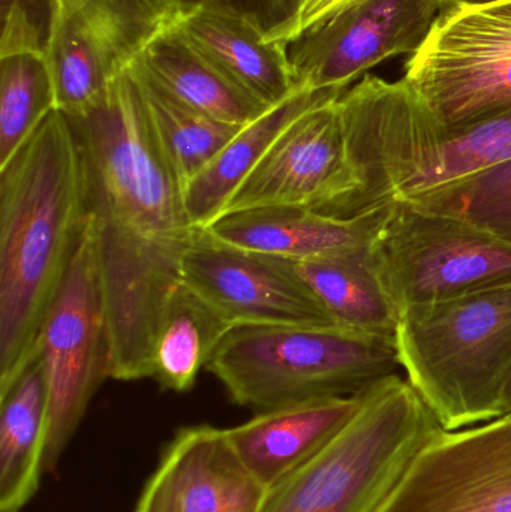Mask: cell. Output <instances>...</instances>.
Listing matches in <instances>:
<instances>
[{
    "mask_svg": "<svg viewBox=\"0 0 511 512\" xmlns=\"http://www.w3.org/2000/svg\"><path fill=\"white\" fill-rule=\"evenodd\" d=\"M66 117L80 149L107 313L110 378H152L162 318L203 228L189 215L185 189L156 140L131 72L95 104Z\"/></svg>",
    "mask_w": 511,
    "mask_h": 512,
    "instance_id": "obj_1",
    "label": "cell"
},
{
    "mask_svg": "<svg viewBox=\"0 0 511 512\" xmlns=\"http://www.w3.org/2000/svg\"><path fill=\"white\" fill-rule=\"evenodd\" d=\"M86 224L77 138L54 110L0 167V396L35 360Z\"/></svg>",
    "mask_w": 511,
    "mask_h": 512,
    "instance_id": "obj_2",
    "label": "cell"
},
{
    "mask_svg": "<svg viewBox=\"0 0 511 512\" xmlns=\"http://www.w3.org/2000/svg\"><path fill=\"white\" fill-rule=\"evenodd\" d=\"M338 105L362 180L351 218L511 161V108L464 128H443L404 78L372 74L345 90Z\"/></svg>",
    "mask_w": 511,
    "mask_h": 512,
    "instance_id": "obj_3",
    "label": "cell"
},
{
    "mask_svg": "<svg viewBox=\"0 0 511 512\" xmlns=\"http://www.w3.org/2000/svg\"><path fill=\"white\" fill-rule=\"evenodd\" d=\"M396 348L407 381L447 432L503 417L511 283L402 310Z\"/></svg>",
    "mask_w": 511,
    "mask_h": 512,
    "instance_id": "obj_4",
    "label": "cell"
},
{
    "mask_svg": "<svg viewBox=\"0 0 511 512\" xmlns=\"http://www.w3.org/2000/svg\"><path fill=\"white\" fill-rule=\"evenodd\" d=\"M443 430L407 378L389 376L363 391L329 444L267 492L261 512H381Z\"/></svg>",
    "mask_w": 511,
    "mask_h": 512,
    "instance_id": "obj_5",
    "label": "cell"
},
{
    "mask_svg": "<svg viewBox=\"0 0 511 512\" xmlns=\"http://www.w3.org/2000/svg\"><path fill=\"white\" fill-rule=\"evenodd\" d=\"M399 369L395 339L339 325H234L207 366L255 414L357 396Z\"/></svg>",
    "mask_w": 511,
    "mask_h": 512,
    "instance_id": "obj_6",
    "label": "cell"
},
{
    "mask_svg": "<svg viewBox=\"0 0 511 512\" xmlns=\"http://www.w3.org/2000/svg\"><path fill=\"white\" fill-rule=\"evenodd\" d=\"M368 254L399 315L511 283V243L407 201L387 206Z\"/></svg>",
    "mask_w": 511,
    "mask_h": 512,
    "instance_id": "obj_7",
    "label": "cell"
},
{
    "mask_svg": "<svg viewBox=\"0 0 511 512\" xmlns=\"http://www.w3.org/2000/svg\"><path fill=\"white\" fill-rule=\"evenodd\" d=\"M443 128H464L511 108V0L450 2L405 77Z\"/></svg>",
    "mask_w": 511,
    "mask_h": 512,
    "instance_id": "obj_8",
    "label": "cell"
},
{
    "mask_svg": "<svg viewBox=\"0 0 511 512\" xmlns=\"http://www.w3.org/2000/svg\"><path fill=\"white\" fill-rule=\"evenodd\" d=\"M36 352L44 363L48 388L44 471L53 472L111 373L107 313L89 221L45 316Z\"/></svg>",
    "mask_w": 511,
    "mask_h": 512,
    "instance_id": "obj_9",
    "label": "cell"
},
{
    "mask_svg": "<svg viewBox=\"0 0 511 512\" xmlns=\"http://www.w3.org/2000/svg\"><path fill=\"white\" fill-rule=\"evenodd\" d=\"M45 59L56 110L95 104L182 14L174 0H47Z\"/></svg>",
    "mask_w": 511,
    "mask_h": 512,
    "instance_id": "obj_10",
    "label": "cell"
},
{
    "mask_svg": "<svg viewBox=\"0 0 511 512\" xmlns=\"http://www.w3.org/2000/svg\"><path fill=\"white\" fill-rule=\"evenodd\" d=\"M338 99L294 119L234 192L222 215L258 207H308L350 218L362 180L348 152Z\"/></svg>",
    "mask_w": 511,
    "mask_h": 512,
    "instance_id": "obj_11",
    "label": "cell"
},
{
    "mask_svg": "<svg viewBox=\"0 0 511 512\" xmlns=\"http://www.w3.org/2000/svg\"><path fill=\"white\" fill-rule=\"evenodd\" d=\"M446 0H354L285 42L297 86L350 89L380 63L422 47Z\"/></svg>",
    "mask_w": 511,
    "mask_h": 512,
    "instance_id": "obj_12",
    "label": "cell"
},
{
    "mask_svg": "<svg viewBox=\"0 0 511 512\" xmlns=\"http://www.w3.org/2000/svg\"><path fill=\"white\" fill-rule=\"evenodd\" d=\"M182 283L228 324H336L290 259L225 245L201 231L182 264Z\"/></svg>",
    "mask_w": 511,
    "mask_h": 512,
    "instance_id": "obj_13",
    "label": "cell"
},
{
    "mask_svg": "<svg viewBox=\"0 0 511 512\" xmlns=\"http://www.w3.org/2000/svg\"><path fill=\"white\" fill-rule=\"evenodd\" d=\"M381 512H511V415L443 430Z\"/></svg>",
    "mask_w": 511,
    "mask_h": 512,
    "instance_id": "obj_14",
    "label": "cell"
},
{
    "mask_svg": "<svg viewBox=\"0 0 511 512\" xmlns=\"http://www.w3.org/2000/svg\"><path fill=\"white\" fill-rule=\"evenodd\" d=\"M267 492L237 456L227 429L200 424L171 439L135 512H261Z\"/></svg>",
    "mask_w": 511,
    "mask_h": 512,
    "instance_id": "obj_15",
    "label": "cell"
},
{
    "mask_svg": "<svg viewBox=\"0 0 511 512\" xmlns=\"http://www.w3.org/2000/svg\"><path fill=\"white\" fill-rule=\"evenodd\" d=\"M176 30L227 80L267 108L299 92L285 44L270 42L245 15L215 5L182 8Z\"/></svg>",
    "mask_w": 511,
    "mask_h": 512,
    "instance_id": "obj_16",
    "label": "cell"
},
{
    "mask_svg": "<svg viewBox=\"0 0 511 512\" xmlns=\"http://www.w3.org/2000/svg\"><path fill=\"white\" fill-rule=\"evenodd\" d=\"M387 206L347 219L308 207H258L225 213L204 230L234 248L309 261L368 249Z\"/></svg>",
    "mask_w": 511,
    "mask_h": 512,
    "instance_id": "obj_17",
    "label": "cell"
},
{
    "mask_svg": "<svg viewBox=\"0 0 511 512\" xmlns=\"http://www.w3.org/2000/svg\"><path fill=\"white\" fill-rule=\"evenodd\" d=\"M362 394L258 412L227 429L228 438L246 468L270 490L341 432L359 409Z\"/></svg>",
    "mask_w": 511,
    "mask_h": 512,
    "instance_id": "obj_18",
    "label": "cell"
},
{
    "mask_svg": "<svg viewBox=\"0 0 511 512\" xmlns=\"http://www.w3.org/2000/svg\"><path fill=\"white\" fill-rule=\"evenodd\" d=\"M345 90L300 89L243 126L218 156L185 186L189 215L198 228L209 227L225 212L234 192L255 170L279 135L300 114L315 105L338 99Z\"/></svg>",
    "mask_w": 511,
    "mask_h": 512,
    "instance_id": "obj_19",
    "label": "cell"
},
{
    "mask_svg": "<svg viewBox=\"0 0 511 512\" xmlns=\"http://www.w3.org/2000/svg\"><path fill=\"white\" fill-rule=\"evenodd\" d=\"M48 388L35 360L0 396V512H20L36 495L44 471Z\"/></svg>",
    "mask_w": 511,
    "mask_h": 512,
    "instance_id": "obj_20",
    "label": "cell"
},
{
    "mask_svg": "<svg viewBox=\"0 0 511 512\" xmlns=\"http://www.w3.org/2000/svg\"><path fill=\"white\" fill-rule=\"evenodd\" d=\"M132 68L183 104L228 125L246 126L269 110L200 56L176 26L156 38Z\"/></svg>",
    "mask_w": 511,
    "mask_h": 512,
    "instance_id": "obj_21",
    "label": "cell"
},
{
    "mask_svg": "<svg viewBox=\"0 0 511 512\" xmlns=\"http://www.w3.org/2000/svg\"><path fill=\"white\" fill-rule=\"evenodd\" d=\"M368 249L293 264L339 327L396 340L399 310L381 286Z\"/></svg>",
    "mask_w": 511,
    "mask_h": 512,
    "instance_id": "obj_22",
    "label": "cell"
},
{
    "mask_svg": "<svg viewBox=\"0 0 511 512\" xmlns=\"http://www.w3.org/2000/svg\"><path fill=\"white\" fill-rule=\"evenodd\" d=\"M231 327L182 283L168 303L156 336L152 378L164 390L191 391Z\"/></svg>",
    "mask_w": 511,
    "mask_h": 512,
    "instance_id": "obj_23",
    "label": "cell"
},
{
    "mask_svg": "<svg viewBox=\"0 0 511 512\" xmlns=\"http://www.w3.org/2000/svg\"><path fill=\"white\" fill-rule=\"evenodd\" d=\"M129 72L140 90L156 140L185 189L243 126L206 116L165 92L137 69Z\"/></svg>",
    "mask_w": 511,
    "mask_h": 512,
    "instance_id": "obj_24",
    "label": "cell"
},
{
    "mask_svg": "<svg viewBox=\"0 0 511 512\" xmlns=\"http://www.w3.org/2000/svg\"><path fill=\"white\" fill-rule=\"evenodd\" d=\"M54 110L56 93L45 51L0 54V167Z\"/></svg>",
    "mask_w": 511,
    "mask_h": 512,
    "instance_id": "obj_25",
    "label": "cell"
},
{
    "mask_svg": "<svg viewBox=\"0 0 511 512\" xmlns=\"http://www.w3.org/2000/svg\"><path fill=\"white\" fill-rule=\"evenodd\" d=\"M407 203L464 219L511 243V161Z\"/></svg>",
    "mask_w": 511,
    "mask_h": 512,
    "instance_id": "obj_26",
    "label": "cell"
},
{
    "mask_svg": "<svg viewBox=\"0 0 511 512\" xmlns=\"http://www.w3.org/2000/svg\"><path fill=\"white\" fill-rule=\"evenodd\" d=\"M180 8L215 3L233 9L254 21L270 42H285L293 36L306 0H174Z\"/></svg>",
    "mask_w": 511,
    "mask_h": 512,
    "instance_id": "obj_27",
    "label": "cell"
},
{
    "mask_svg": "<svg viewBox=\"0 0 511 512\" xmlns=\"http://www.w3.org/2000/svg\"><path fill=\"white\" fill-rule=\"evenodd\" d=\"M6 6H17L21 11L29 14L33 20L47 26L48 23V3L47 0H2V9Z\"/></svg>",
    "mask_w": 511,
    "mask_h": 512,
    "instance_id": "obj_28",
    "label": "cell"
},
{
    "mask_svg": "<svg viewBox=\"0 0 511 512\" xmlns=\"http://www.w3.org/2000/svg\"><path fill=\"white\" fill-rule=\"evenodd\" d=\"M504 415H511V381L507 388L506 399H504Z\"/></svg>",
    "mask_w": 511,
    "mask_h": 512,
    "instance_id": "obj_29",
    "label": "cell"
},
{
    "mask_svg": "<svg viewBox=\"0 0 511 512\" xmlns=\"http://www.w3.org/2000/svg\"><path fill=\"white\" fill-rule=\"evenodd\" d=\"M452 2H483V0H452Z\"/></svg>",
    "mask_w": 511,
    "mask_h": 512,
    "instance_id": "obj_30",
    "label": "cell"
},
{
    "mask_svg": "<svg viewBox=\"0 0 511 512\" xmlns=\"http://www.w3.org/2000/svg\"><path fill=\"white\" fill-rule=\"evenodd\" d=\"M450 2H452V0H446L447 5H449Z\"/></svg>",
    "mask_w": 511,
    "mask_h": 512,
    "instance_id": "obj_31",
    "label": "cell"
}]
</instances>
